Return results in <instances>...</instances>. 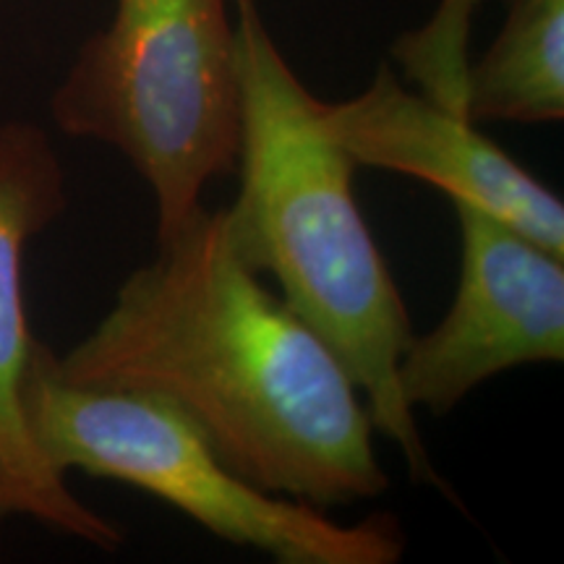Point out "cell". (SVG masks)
<instances>
[{"mask_svg": "<svg viewBox=\"0 0 564 564\" xmlns=\"http://www.w3.org/2000/svg\"><path fill=\"white\" fill-rule=\"evenodd\" d=\"M68 207L66 171L40 126H0V520L24 518L102 552L126 531L82 502L34 442L24 382L34 337L24 301V257L42 230Z\"/></svg>", "mask_w": 564, "mask_h": 564, "instance_id": "8992f818", "label": "cell"}, {"mask_svg": "<svg viewBox=\"0 0 564 564\" xmlns=\"http://www.w3.org/2000/svg\"><path fill=\"white\" fill-rule=\"evenodd\" d=\"M24 411L42 455L70 470L129 484L196 525L280 564H394L405 533L392 514L337 523L319 507L262 491L230 470L186 415L154 394L70 384L34 340Z\"/></svg>", "mask_w": 564, "mask_h": 564, "instance_id": "277c9868", "label": "cell"}, {"mask_svg": "<svg viewBox=\"0 0 564 564\" xmlns=\"http://www.w3.org/2000/svg\"><path fill=\"white\" fill-rule=\"evenodd\" d=\"M55 89L53 121L121 152L152 192L158 241L236 173L241 147L236 21L228 0H112Z\"/></svg>", "mask_w": 564, "mask_h": 564, "instance_id": "3957f363", "label": "cell"}, {"mask_svg": "<svg viewBox=\"0 0 564 564\" xmlns=\"http://www.w3.org/2000/svg\"><path fill=\"white\" fill-rule=\"evenodd\" d=\"M70 384L154 394L262 491L319 510L390 489L373 423L337 352L232 243L228 209L194 212L58 356Z\"/></svg>", "mask_w": 564, "mask_h": 564, "instance_id": "6da1fadb", "label": "cell"}, {"mask_svg": "<svg viewBox=\"0 0 564 564\" xmlns=\"http://www.w3.org/2000/svg\"><path fill=\"white\" fill-rule=\"evenodd\" d=\"M463 270L455 301L411 337L398 382L405 403L444 415L497 373L564 361V257L489 212L453 202Z\"/></svg>", "mask_w": 564, "mask_h": 564, "instance_id": "5b68a950", "label": "cell"}, {"mask_svg": "<svg viewBox=\"0 0 564 564\" xmlns=\"http://www.w3.org/2000/svg\"><path fill=\"white\" fill-rule=\"evenodd\" d=\"M236 6L241 147L232 243L253 272L337 352L373 432L421 484H442L398 382L411 316L352 192L356 165L322 126V100L280 53L257 0Z\"/></svg>", "mask_w": 564, "mask_h": 564, "instance_id": "7a4b0ae2", "label": "cell"}, {"mask_svg": "<svg viewBox=\"0 0 564 564\" xmlns=\"http://www.w3.org/2000/svg\"><path fill=\"white\" fill-rule=\"evenodd\" d=\"M474 123H554L564 118V0H507L497 40L465 74Z\"/></svg>", "mask_w": 564, "mask_h": 564, "instance_id": "ba28073f", "label": "cell"}, {"mask_svg": "<svg viewBox=\"0 0 564 564\" xmlns=\"http://www.w3.org/2000/svg\"><path fill=\"white\" fill-rule=\"evenodd\" d=\"M322 126L356 167L442 188L564 257V204L463 112L415 95L382 66L361 95L322 102Z\"/></svg>", "mask_w": 564, "mask_h": 564, "instance_id": "52a82bcc", "label": "cell"}, {"mask_svg": "<svg viewBox=\"0 0 564 564\" xmlns=\"http://www.w3.org/2000/svg\"><path fill=\"white\" fill-rule=\"evenodd\" d=\"M481 0H444L440 13L426 30L405 34L394 45V58L405 74L423 87L444 108L465 116V74H468V32L470 17Z\"/></svg>", "mask_w": 564, "mask_h": 564, "instance_id": "9c48e42d", "label": "cell"}]
</instances>
